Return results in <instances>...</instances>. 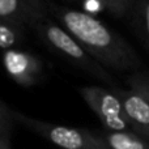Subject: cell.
Here are the masks:
<instances>
[{
	"label": "cell",
	"instance_id": "obj_1",
	"mask_svg": "<svg viewBox=\"0 0 149 149\" xmlns=\"http://www.w3.org/2000/svg\"><path fill=\"white\" fill-rule=\"evenodd\" d=\"M47 12L106 70L136 72L141 68V58L134 47L97 17L51 1H47Z\"/></svg>",
	"mask_w": 149,
	"mask_h": 149
},
{
	"label": "cell",
	"instance_id": "obj_2",
	"mask_svg": "<svg viewBox=\"0 0 149 149\" xmlns=\"http://www.w3.org/2000/svg\"><path fill=\"white\" fill-rule=\"evenodd\" d=\"M33 30L36 31L39 41L50 51L65 59L76 68L95 77L103 84H107L110 88L116 86V79L114 77V74L105 67H102L95 59H93L82 49L81 45L56 21L51 20L50 17H46L41 22L37 24L33 28Z\"/></svg>",
	"mask_w": 149,
	"mask_h": 149
},
{
	"label": "cell",
	"instance_id": "obj_3",
	"mask_svg": "<svg viewBox=\"0 0 149 149\" xmlns=\"http://www.w3.org/2000/svg\"><path fill=\"white\" fill-rule=\"evenodd\" d=\"M12 118L34 134L39 135L60 149H109L100 134L85 128H76L30 118L12 110Z\"/></svg>",
	"mask_w": 149,
	"mask_h": 149
},
{
	"label": "cell",
	"instance_id": "obj_4",
	"mask_svg": "<svg viewBox=\"0 0 149 149\" xmlns=\"http://www.w3.org/2000/svg\"><path fill=\"white\" fill-rule=\"evenodd\" d=\"M127 84V89H110L120 100L132 130L149 140V71L132 72Z\"/></svg>",
	"mask_w": 149,
	"mask_h": 149
},
{
	"label": "cell",
	"instance_id": "obj_5",
	"mask_svg": "<svg viewBox=\"0 0 149 149\" xmlns=\"http://www.w3.org/2000/svg\"><path fill=\"white\" fill-rule=\"evenodd\" d=\"M79 93L98 116L105 127V131L118 132L132 130L120 100L111 89L98 85H89L80 88Z\"/></svg>",
	"mask_w": 149,
	"mask_h": 149
},
{
	"label": "cell",
	"instance_id": "obj_6",
	"mask_svg": "<svg viewBox=\"0 0 149 149\" xmlns=\"http://www.w3.org/2000/svg\"><path fill=\"white\" fill-rule=\"evenodd\" d=\"M3 67L7 74L20 86H33L43 73V62L33 52L12 49L3 52Z\"/></svg>",
	"mask_w": 149,
	"mask_h": 149
},
{
	"label": "cell",
	"instance_id": "obj_7",
	"mask_svg": "<svg viewBox=\"0 0 149 149\" xmlns=\"http://www.w3.org/2000/svg\"><path fill=\"white\" fill-rule=\"evenodd\" d=\"M49 17L47 1L42 0H0V20L33 29Z\"/></svg>",
	"mask_w": 149,
	"mask_h": 149
},
{
	"label": "cell",
	"instance_id": "obj_8",
	"mask_svg": "<svg viewBox=\"0 0 149 149\" xmlns=\"http://www.w3.org/2000/svg\"><path fill=\"white\" fill-rule=\"evenodd\" d=\"M77 4L80 10L94 17L98 13H107L115 18H130L135 0H86Z\"/></svg>",
	"mask_w": 149,
	"mask_h": 149
},
{
	"label": "cell",
	"instance_id": "obj_9",
	"mask_svg": "<svg viewBox=\"0 0 149 149\" xmlns=\"http://www.w3.org/2000/svg\"><path fill=\"white\" fill-rule=\"evenodd\" d=\"M109 149H149V140L134 130L128 131L98 132Z\"/></svg>",
	"mask_w": 149,
	"mask_h": 149
},
{
	"label": "cell",
	"instance_id": "obj_10",
	"mask_svg": "<svg viewBox=\"0 0 149 149\" xmlns=\"http://www.w3.org/2000/svg\"><path fill=\"white\" fill-rule=\"evenodd\" d=\"M130 21L149 51V0H135Z\"/></svg>",
	"mask_w": 149,
	"mask_h": 149
},
{
	"label": "cell",
	"instance_id": "obj_11",
	"mask_svg": "<svg viewBox=\"0 0 149 149\" xmlns=\"http://www.w3.org/2000/svg\"><path fill=\"white\" fill-rule=\"evenodd\" d=\"M28 29L8 21L0 20V50L18 49L24 42Z\"/></svg>",
	"mask_w": 149,
	"mask_h": 149
},
{
	"label": "cell",
	"instance_id": "obj_12",
	"mask_svg": "<svg viewBox=\"0 0 149 149\" xmlns=\"http://www.w3.org/2000/svg\"><path fill=\"white\" fill-rule=\"evenodd\" d=\"M13 122L15 120H13V118H12V110L8 109L7 106L0 101V135H1V136L9 137Z\"/></svg>",
	"mask_w": 149,
	"mask_h": 149
},
{
	"label": "cell",
	"instance_id": "obj_13",
	"mask_svg": "<svg viewBox=\"0 0 149 149\" xmlns=\"http://www.w3.org/2000/svg\"><path fill=\"white\" fill-rule=\"evenodd\" d=\"M0 149H10L9 137H3V139H0Z\"/></svg>",
	"mask_w": 149,
	"mask_h": 149
},
{
	"label": "cell",
	"instance_id": "obj_14",
	"mask_svg": "<svg viewBox=\"0 0 149 149\" xmlns=\"http://www.w3.org/2000/svg\"><path fill=\"white\" fill-rule=\"evenodd\" d=\"M3 137H8V136H1V135H0V139H3Z\"/></svg>",
	"mask_w": 149,
	"mask_h": 149
}]
</instances>
